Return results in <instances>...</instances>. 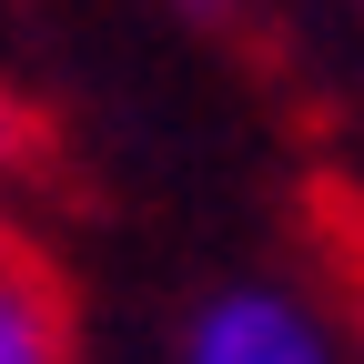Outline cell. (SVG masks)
<instances>
[{"label":"cell","mask_w":364,"mask_h":364,"mask_svg":"<svg viewBox=\"0 0 364 364\" xmlns=\"http://www.w3.org/2000/svg\"><path fill=\"white\" fill-rule=\"evenodd\" d=\"M193 11H223V0H193Z\"/></svg>","instance_id":"3957f363"},{"label":"cell","mask_w":364,"mask_h":364,"mask_svg":"<svg viewBox=\"0 0 364 364\" xmlns=\"http://www.w3.org/2000/svg\"><path fill=\"white\" fill-rule=\"evenodd\" d=\"M0 364H61V314L11 263H0Z\"/></svg>","instance_id":"7a4b0ae2"},{"label":"cell","mask_w":364,"mask_h":364,"mask_svg":"<svg viewBox=\"0 0 364 364\" xmlns=\"http://www.w3.org/2000/svg\"><path fill=\"white\" fill-rule=\"evenodd\" d=\"M193 364H334V344H324V324H314L294 294L243 284V294L203 304V324H193Z\"/></svg>","instance_id":"6da1fadb"}]
</instances>
